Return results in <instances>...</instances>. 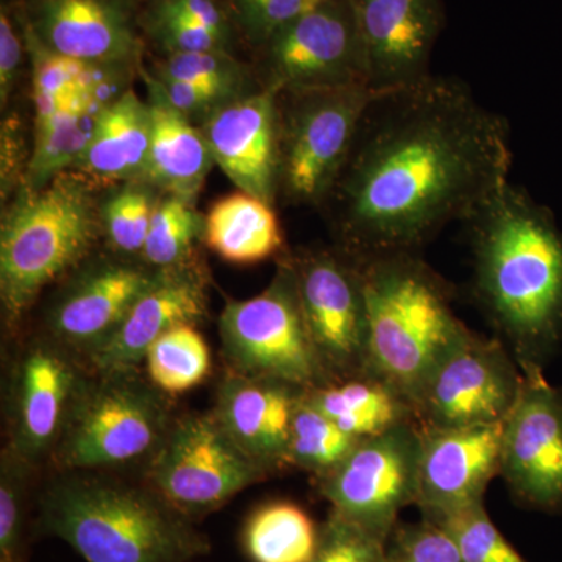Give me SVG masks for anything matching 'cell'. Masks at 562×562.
<instances>
[{"mask_svg":"<svg viewBox=\"0 0 562 562\" xmlns=\"http://www.w3.org/2000/svg\"><path fill=\"white\" fill-rule=\"evenodd\" d=\"M512 161L508 122L464 81L431 74L375 92L327 198L346 251H420L490 203L509 183Z\"/></svg>","mask_w":562,"mask_h":562,"instance_id":"obj_1","label":"cell"},{"mask_svg":"<svg viewBox=\"0 0 562 562\" xmlns=\"http://www.w3.org/2000/svg\"><path fill=\"white\" fill-rule=\"evenodd\" d=\"M465 224L484 314L520 368H543L562 342L561 232L512 183Z\"/></svg>","mask_w":562,"mask_h":562,"instance_id":"obj_2","label":"cell"},{"mask_svg":"<svg viewBox=\"0 0 562 562\" xmlns=\"http://www.w3.org/2000/svg\"><path fill=\"white\" fill-rule=\"evenodd\" d=\"M105 472H60L36 497L33 530L68 543L85 562H195L209 536L149 483Z\"/></svg>","mask_w":562,"mask_h":562,"instance_id":"obj_3","label":"cell"},{"mask_svg":"<svg viewBox=\"0 0 562 562\" xmlns=\"http://www.w3.org/2000/svg\"><path fill=\"white\" fill-rule=\"evenodd\" d=\"M357 260L368 306L366 375L390 384L413 405L432 369L469 328L453 312L449 284L420 251Z\"/></svg>","mask_w":562,"mask_h":562,"instance_id":"obj_4","label":"cell"},{"mask_svg":"<svg viewBox=\"0 0 562 562\" xmlns=\"http://www.w3.org/2000/svg\"><path fill=\"white\" fill-rule=\"evenodd\" d=\"M103 236L94 187L77 172L58 173L40 190H22L0 227L3 324L16 330L44 288L77 271Z\"/></svg>","mask_w":562,"mask_h":562,"instance_id":"obj_5","label":"cell"},{"mask_svg":"<svg viewBox=\"0 0 562 562\" xmlns=\"http://www.w3.org/2000/svg\"><path fill=\"white\" fill-rule=\"evenodd\" d=\"M173 420L169 395L139 369L91 371L50 462L58 472L146 468Z\"/></svg>","mask_w":562,"mask_h":562,"instance_id":"obj_6","label":"cell"},{"mask_svg":"<svg viewBox=\"0 0 562 562\" xmlns=\"http://www.w3.org/2000/svg\"><path fill=\"white\" fill-rule=\"evenodd\" d=\"M220 333L231 372L305 391L330 383L306 327L291 258L260 294L225 305Z\"/></svg>","mask_w":562,"mask_h":562,"instance_id":"obj_7","label":"cell"},{"mask_svg":"<svg viewBox=\"0 0 562 562\" xmlns=\"http://www.w3.org/2000/svg\"><path fill=\"white\" fill-rule=\"evenodd\" d=\"M375 92L355 85L280 95V190L291 202L327 201Z\"/></svg>","mask_w":562,"mask_h":562,"instance_id":"obj_8","label":"cell"},{"mask_svg":"<svg viewBox=\"0 0 562 562\" xmlns=\"http://www.w3.org/2000/svg\"><path fill=\"white\" fill-rule=\"evenodd\" d=\"M266 476L269 473L239 449L213 409L173 420L146 465V482L194 522Z\"/></svg>","mask_w":562,"mask_h":562,"instance_id":"obj_9","label":"cell"},{"mask_svg":"<svg viewBox=\"0 0 562 562\" xmlns=\"http://www.w3.org/2000/svg\"><path fill=\"white\" fill-rule=\"evenodd\" d=\"M420 425H398L361 439L317 490L331 512L387 541L398 514L416 505L419 483Z\"/></svg>","mask_w":562,"mask_h":562,"instance_id":"obj_10","label":"cell"},{"mask_svg":"<svg viewBox=\"0 0 562 562\" xmlns=\"http://www.w3.org/2000/svg\"><path fill=\"white\" fill-rule=\"evenodd\" d=\"M524 373L501 338L469 330L432 369L414 414L425 428H465L498 424L508 417Z\"/></svg>","mask_w":562,"mask_h":562,"instance_id":"obj_11","label":"cell"},{"mask_svg":"<svg viewBox=\"0 0 562 562\" xmlns=\"http://www.w3.org/2000/svg\"><path fill=\"white\" fill-rule=\"evenodd\" d=\"M261 47L268 87L281 94L369 87L364 44L350 0H327Z\"/></svg>","mask_w":562,"mask_h":562,"instance_id":"obj_12","label":"cell"},{"mask_svg":"<svg viewBox=\"0 0 562 562\" xmlns=\"http://www.w3.org/2000/svg\"><path fill=\"white\" fill-rule=\"evenodd\" d=\"M306 327L328 380L366 375L368 306L360 261L344 251L291 258Z\"/></svg>","mask_w":562,"mask_h":562,"instance_id":"obj_13","label":"cell"},{"mask_svg":"<svg viewBox=\"0 0 562 562\" xmlns=\"http://www.w3.org/2000/svg\"><path fill=\"white\" fill-rule=\"evenodd\" d=\"M90 372L49 336L25 344L10 372L7 449L35 469L50 462Z\"/></svg>","mask_w":562,"mask_h":562,"instance_id":"obj_14","label":"cell"},{"mask_svg":"<svg viewBox=\"0 0 562 562\" xmlns=\"http://www.w3.org/2000/svg\"><path fill=\"white\" fill-rule=\"evenodd\" d=\"M522 386L505 419L501 476L514 498L539 512L562 509V391L543 368L524 366Z\"/></svg>","mask_w":562,"mask_h":562,"instance_id":"obj_15","label":"cell"},{"mask_svg":"<svg viewBox=\"0 0 562 562\" xmlns=\"http://www.w3.org/2000/svg\"><path fill=\"white\" fill-rule=\"evenodd\" d=\"M157 273L146 262L125 257L88 265L52 303L46 336L87 364L88 358L117 331Z\"/></svg>","mask_w":562,"mask_h":562,"instance_id":"obj_16","label":"cell"},{"mask_svg":"<svg viewBox=\"0 0 562 562\" xmlns=\"http://www.w3.org/2000/svg\"><path fill=\"white\" fill-rule=\"evenodd\" d=\"M503 431L505 420L480 427H420L416 506L422 519L435 522L483 503L492 479L501 475Z\"/></svg>","mask_w":562,"mask_h":562,"instance_id":"obj_17","label":"cell"},{"mask_svg":"<svg viewBox=\"0 0 562 562\" xmlns=\"http://www.w3.org/2000/svg\"><path fill=\"white\" fill-rule=\"evenodd\" d=\"M24 32L52 54L88 65L131 69L140 52L133 0H32Z\"/></svg>","mask_w":562,"mask_h":562,"instance_id":"obj_18","label":"cell"},{"mask_svg":"<svg viewBox=\"0 0 562 562\" xmlns=\"http://www.w3.org/2000/svg\"><path fill=\"white\" fill-rule=\"evenodd\" d=\"M281 92L233 99L203 121L211 157L239 191L272 203L280 190Z\"/></svg>","mask_w":562,"mask_h":562,"instance_id":"obj_19","label":"cell"},{"mask_svg":"<svg viewBox=\"0 0 562 562\" xmlns=\"http://www.w3.org/2000/svg\"><path fill=\"white\" fill-rule=\"evenodd\" d=\"M357 14L369 87L391 91L431 76L430 60L442 27L439 0H350Z\"/></svg>","mask_w":562,"mask_h":562,"instance_id":"obj_20","label":"cell"},{"mask_svg":"<svg viewBox=\"0 0 562 562\" xmlns=\"http://www.w3.org/2000/svg\"><path fill=\"white\" fill-rule=\"evenodd\" d=\"M209 312L205 269L191 260L160 269L117 331L87 360L90 371L139 369L151 344L179 325H195Z\"/></svg>","mask_w":562,"mask_h":562,"instance_id":"obj_21","label":"cell"},{"mask_svg":"<svg viewBox=\"0 0 562 562\" xmlns=\"http://www.w3.org/2000/svg\"><path fill=\"white\" fill-rule=\"evenodd\" d=\"M305 392L231 372L217 387L213 412L239 449L271 475L290 465L292 419Z\"/></svg>","mask_w":562,"mask_h":562,"instance_id":"obj_22","label":"cell"},{"mask_svg":"<svg viewBox=\"0 0 562 562\" xmlns=\"http://www.w3.org/2000/svg\"><path fill=\"white\" fill-rule=\"evenodd\" d=\"M151 117L149 102L127 90L103 106L94 135L70 171L92 187L143 180L149 158Z\"/></svg>","mask_w":562,"mask_h":562,"instance_id":"obj_23","label":"cell"},{"mask_svg":"<svg viewBox=\"0 0 562 562\" xmlns=\"http://www.w3.org/2000/svg\"><path fill=\"white\" fill-rule=\"evenodd\" d=\"M149 85L151 138L143 180L171 198L194 203L209 176L213 157L202 128L173 110Z\"/></svg>","mask_w":562,"mask_h":562,"instance_id":"obj_24","label":"cell"},{"mask_svg":"<svg viewBox=\"0 0 562 562\" xmlns=\"http://www.w3.org/2000/svg\"><path fill=\"white\" fill-rule=\"evenodd\" d=\"M203 241L232 265H257L281 254L284 247L280 222L271 203L247 192H235L211 206Z\"/></svg>","mask_w":562,"mask_h":562,"instance_id":"obj_25","label":"cell"},{"mask_svg":"<svg viewBox=\"0 0 562 562\" xmlns=\"http://www.w3.org/2000/svg\"><path fill=\"white\" fill-rule=\"evenodd\" d=\"M306 398L360 441L417 422L412 403L372 375L351 376L314 387L306 391Z\"/></svg>","mask_w":562,"mask_h":562,"instance_id":"obj_26","label":"cell"},{"mask_svg":"<svg viewBox=\"0 0 562 562\" xmlns=\"http://www.w3.org/2000/svg\"><path fill=\"white\" fill-rule=\"evenodd\" d=\"M109 103L99 101L91 88L80 87L66 105L46 121L36 122L35 144L25 169L27 190H40L58 173L80 160L94 135L99 114Z\"/></svg>","mask_w":562,"mask_h":562,"instance_id":"obj_27","label":"cell"},{"mask_svg":"<svg viewBox=\"0 0 562 562\" xmlns=\"http://www.w3.org/2000/svg\"><path fill=\"white\" fill-rule=\"evenodd\" d=\"M321 542L317 527L295 503H265L243 525V552L250 562H312Z\"/></svg>","mask_w":562,"mask_h":562,"instance_id":"obj_28","label":"cell"},{"mask_svg":"<svg viewBox=\"0 0 562 562\" xmlns=\"http://www.w3.org/2000/svg\"><path fill=\"white\" fill-rule=\"evenodd\" d=\"M143 364L150 383L172 397L205 382L211 372V351L195 325L184 324L151 344Z\"/></svg>","mask_w":562,"mask_h":562,"instance_id":"obj_29","label":"cell"},{"mask_svg":"<svg viewBox=\"0 0 562 562\" xmlns=\"http://www.w3.org/2000/svg\"><path fill=\"white\" fill-rule=\"evenodd\" d=\"M360 439L339 428L303 395L291 425L290 465L313 473L317 480L335 471Z\"/></svg>","mask_w":562,"mask_h":562,"instance_id":"obj_30","label":"cell"},{"mask_svg":"<svg viewBox=\"0 0 562 562\" xmlns=\"http://www.w3.org/2000/svg\"><path fill=\"white\" fill-rule=\"evenodd\" d=\"M33 468L7 447L0 457V562H27Z\"/></svg>","mask_w":562,"mask_h":562,"instance_id":"obj_31","label":"cell"},{"mask_svg":"<svg viewBox=\"0 0 562 562\" xmlns=\"http://www.w3.org/2000/svg\"><path fill=\"white\" fill-rule=\"evenodd\" d=\"M205 221L194 203L168 195L157 203L144 244V262L151 269H168L194 257V243L203 236Z\"/></svg>","mask_w":562,"mask_h":562,"instance_id":"obj_32","label":"cell"},{"mask_svg":"<svg viewBox=\"0 0 562 562\" xmlns=\"http://www.w3.org/2000/svg\"><path fill=\"white\" fill-rule=\"evenodd\" d=\"M146 181H131L102 206L103 236L120 257H140L154 216V194Z\"/></svg>","mask_w":562,"mask_h":562,"instance_id":"obj_33","label":"cell"},{"mask_svg":"<svg viewBox=\"0 0 562 562\" xmlns=\"http://www.w3.org/2000/svg\"><path fill=\"white\" fill-rule=\"evenodd\" d=\"M24 38L32 57L36 122L46 121L90 80L95 66L52 54L25 32Z\"/></svg>","mask_w":562,"mask_h":562,"instance_id":"obj_34","label":"cell"},{"mask_svg":"<svg viewBox=\"0 0 562 562\" xmlns=\"http://www.w3.org/2000/svg\"><path fill=\"white\" fill-rule=\"evenodd\" d=\"M431 524L449 532L464 562H528L492 524L484 502Z\"/></svg>","mask_w":562,"mask_h":562,"instance_id":"obj_35","label":"cell"},{"mask_svg":"<svg viewBox=\"0 0 562 562\" xmlns=\"http://www.w3.org/2000/svg\"><path fill=\"white\" fill-rule=\"evenodd\" d=\"M155 74L172 77L221 95L225 101L241 98L244 69L228 52L171 54L158 65Z\"/></svg>","mask_w":562,"mask_h":562,"instance_id":"obj_36","label":"cell"},{"mask_svg":"<svg viewBox=\"0 0 562 562\" xmlns=\"http://www.w3.org/2000/svg\"><path fill=\"white\" fill-rule=\"evenodd\" d=\"M386 542L330 512L321 525V542L312 562H384Z\"/></svg>","mask_w":562,"mask_h":562,"instance_id":"obj_37","label":"cell"},{"mask_svg":"<svg viewBox=\"0 0 562 562\" xmlns=\"http://www.w3.org/2000/svg\"><path fill=\"white\" fill-rule=\"evenodd\" d=\"M384 562H464L449 532L422 519L419 524H402L386 542Z\"/></svg>","mask_w":562,"mask_h":562,"instance_id":"obj_38","label":"cell"},{"mask_svg":"<svg viewBox=\"0 0 562 562\" xmlns=\"http://www.w3.org/2000/svg\"><path fill=\"white\" fill-rule=\"evenodd\" d=\"M327 0H232L239 24L258 46Z\"/></svg>","mask_w":562,"mask_h":562,"instance_id":"obj_39","label":"cell"},{"mask_svg":"<svg viewBox=\"0 0 562 562\" xmlns=\"http://www.w3.org/2000/svg\"><path fill=\"white\" fill-rule=\"evenodd\" d=\"M146 29L150 38L168 55L228 52V47L210 32L203 31L183 18L162 13L151 5L146 18Z\"/></svg>","mask_w":562,"mask_h":562,"instance_id":"obj_40","label":"cell"},{"mask_svg":"<svg viewBox=\"0 0 562 562\" xmlns=\"http://www.w3.org/2000/svg\"><path fill=\"white\" fill-rule=\"evenodd\" d=\"M146 80H149L157 88L161 98L173 110L179 111L190 121H205L214 110L220 109L224 103L231 102L206 90V88L191 83V81L172 79V77L160 76V74L146 76Z\"/></svg>","mask_w":562,"mask_h":562,"instance_id":"obj_41","label":"cell"},{"mask_svg":"<svg viewBox=\"0 0 562 562\" xmlns=\"http://www.w3.org/2000/svg\"><path fill=\"white\" fill-rule=\"evenodd\" d=\"M151 7L162 13L183 18L216 36L225 46H231L233 38L231 18L217 0H151Z\"/></svg>","mask_w":562,"mask_h":562,"instance_id":"obj_42","label":"cell"},{"mask_svg":"<svg viewBox=\"0 0 562 562\" xmlns=\"http://www.w3.org/2000/svg\"><path fill=\"white\" fill-rule=\"evenodd\" d=\"M22 36L24 35H21L14 25L9 7L2 5L0 11V101L2 106L10 101L11 92L20 76L22 52H24Z\"/></svg>","mask_w":562,"mask_h":562,"instance_id":"obj_43","label":"cell"},{"mask_svg":"<svg viewBox=\"0 0 562 562\" xmlns=\"http://www.w3.org/2000/svg\"><path fill=\"white\" fill-rule=\"evenodd\" d=\"M14 131L11 125H5L2 133V192L11 190L18 165H20V138H13Z\"/></svg>","mask_w":562,"mask_h":562,"instance_id":"obj_44","label":"cell"},{"mask_svg":"<svg viewBox=\"0 0 562 562\" xmlns=\"http://www.w3.org/2000/svg\"><path fill=\"white\" fill-rule=\"evenodd\" d=\"M195 562H198V561H195Z\"/></svg>","mask_w":562,"mask_h":562,"instance_id":"obj_45","label":"cell"}]
</instances>
